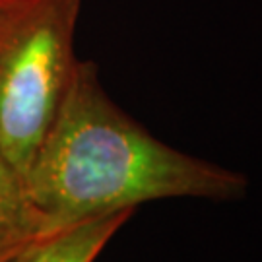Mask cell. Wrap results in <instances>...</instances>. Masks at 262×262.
Instances as JSON below:
<instances>
[{
  "label": "cell",
  "mask_w": 262,
  "mask_h": 262,
  "mask_svg": "<svg viewBox=\"0 0 262 262\" xmlns=\"http://www.w3.org/2000/svg\"><path fill=\"white\" fill-rule=\"evenodd\" d=\"M14 4H16V0H0V24L10 14V10H12Z\"/></svg>",
  "instance_id": "5b68a950"
},
{
  "label": "cell",
  "mask_w": 262,
  "mask_h": 262,
  "mask_svg": "<svg viewBox=\"0 0 262 262\" xmlns=\"http://www.w3.org/2000/svg\"><path fill=\"white\" fill-rule=\"evenodd\" d=\"M45 233L26 196L21 179L0 151V260Z\"/></svg>",
  "instance_id": "277c9868"
},
{
  "label": "cell",
  "mask_w": 262,
  "mask_h": 262,
  "mask_svg": "<svg viewBox=\"0 0 262 262\" xmlns=\"http://www.w3.org/2000/svg\"><path fill=\"white\" fill-rule=\"evenodd\" d=\"M24 190L53 233L163 198L235 202L247 196L249 179L156 138L107 95L97 64L78 60Z\"/></svg>",
  "instance_id": "6da1fadb"
},
{
  "label": "cell",
  "mask_w": 262,
  "mask_h": 262,
  "mask_svg": "<svg viewBox=\"0 0 262 262\" xmlns=\"http://www.w3.org/2000/svg\"><path fill=\"white\" fill-rule=\"evenodd\" d=\"M82 0H16L0 24V151L24 179L72 82Z\"/></svg>",
  "instance_id": "7a4b0ae2"
},
{
  "label": "cell",
  "mask_w": 262,
  "mask_h": 262,
  "mask_svg": "<svg viewBox=\"0 0 262 262\" xmlns=\"http://www.w3.org/2000/svg\"><path fill=\"white\" fill-rule=\"evenodd\" d=\"M134 212L121 210L45 233L0 262H95Z\"/></svg>",
  "instance_id": "3957f363"
}]
</instances>
